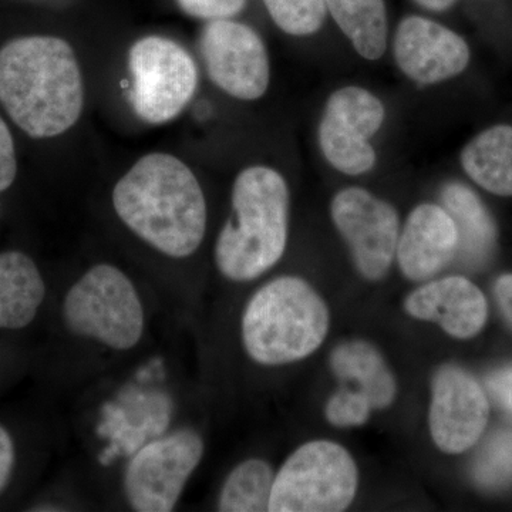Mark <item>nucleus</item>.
Here are the masks:
<instances>
[{
  "instance_id": "nucleus-1",
  "label": "nucleus",
  "mask_w": 512,
  "mask_h": 512,
  "mask_svg": "<svg viewBox=\"0 0 512 512\" xmlns=\"http://www.w3.org/2000/svg\"><path fill=\"white\" fill-rule=\"evenodd\" d=\"M113 207L133 234L171 258L195 254L207 231L200 181L171 154L140 158L114 187Z\"/></svg>"
},
{
  "instance_id": "nucleus-2",
  "label": "nucleus",
  "mask_w": 512,
  "mask_h": 512,
  "mask_svg": "<svg viewBox=\"0 0 512 512\" xmlns=\"http://www.w3.org/2000/svg\"><path fill=\"white\" fill-rule=\"evenodd\" d=\"M0 103L30 137H56L72 128L84 106L73 47L55 36L19 37L3 46Z\"/></svg>"
},
{
  "instance_id": "nucleus-3",
  "label": "nucleus",
  "mask_w": 512,
  "mask_h": 512,
  "mask_svg": "<svg viewBox=\"0 0 512 512\" xmlns=\"http://www.w3.org/2000/svg\"><path fill=\"white\" fill-rule=\"evenodd\" d=\"M231 205L215 242V264L229 281H254L274 268L288 247V181L274 167L249 165L235 177Z\"/></svg>"
},
{
  "instance_id": "nucleus-4",
  "label": "nucleus",
  "mask_w": 512,
  "mask_h": 512,
  "mask_svg": "<svg viewBox=\"0 0 512 512\" xmlns=\"http://www.w3.org/2000/svg\"><path fill=\"white\" fill-rule=\"evenodd\" d=\"M329 328V308L316 289L299 276H279L249 299L242 343L259 365L284 366L312 356Z\"/></svg>"
},
{
  "instance_id": "nucleus-5",
  "label": "nucleus",
  "mask_w": 512,
  "mask_h": 512,
  "mask_svg": "<svg viewBox=\"0 0 512 512\" xmlns=\"http://www.w3.org/2000/svg\"><path fill=\"white\" fill-rule=\"evenodd\" d=\"M63 322L80 338L114 350H130L144 332V308L136 286L117 266H93L69 289Z\"/></svg>"
},
{
  "instance_id": "nucleus-6",
  "label": "nucleus",
  "mask_w": 512,
  "mask_h": 512,
  "mask_svg": "<svg viewBox=\"0 0 512 512\" xmlns=\"http://www.w3.org/2000/svg\"><path fill=\"white\" fill-rule=\"evenodd\" d=\"M359 488L355 458L329 440H312L286 458L272 485L271 512L348 510Z\"/></svg>"
},
{
  "instance_id": "nucleus-7",
  "label": "nucleus",
  "mask_w": 512,
  "mask_h": 512,
  "mask_svg": "<svg viewBox=\"0 0 512 512\" xmlns=\"http://www.w3.org/2000/svg\"><path fill=\"white\" fill-rule=\"evenodd\" d=\"M389 110L382 97L362 84H343L326 97L316 127L323 161L345 177H365L379 165L375 138Z\"/></svg>"
},
{
  "instance_id": "nucleus-8",
  "label": "nucleus",
  "mask_w": 512,
  "mask_h": 512,
  "mask_svg": "<svg viewBox=\"0 0 512 512\" xmlns=\"http://www.w3.org/2000/svg\"><path fill=\"white\" fill-rule=\"evenodd\" d=\"M128 67L133 109L148 124L157 126L180 116L197 90V64L183 46L167 37L137 40L128 53Z\"/></svg>"
},
{
  "instance_id": "nucleus-9",
  "label": "nucleus",
  "mask_w": 512,
  "mask_h": 512,
  "mask_svg": "<svg viewBox=\"0 0 512 512\" xmlns=\"http://www.w3.org/2000/svg\"><path fill=\"white\" fill-rule=\"evenodd\" d=\"M329 215L363 278L376 282L389 274L402 228L392 202L360 185H348L333 194Z\"/></svg>"
},
{
  "instance_id": "nucleus-10",
  "label": "nucleus",
  "mask_w": 512,
  "mask_h": 512,
  "mask_svg": "<svg viewBox=\"0 0 512 512\" xmlns=\"http://www.w3.org/2000/svg\"><path fill=\"white\" fill-rule=\"evenodd\" d=\"M394 66L417 89L460 79L473 63V47L460 32L424 15H407L390 35Z\"/></svg>"
},
{
  "instance_id": "nucleus-11",
  "label": "nucleus",
  "mask_w": 512,
  "mask_h": 512,
  "mask_svg": "<svg viewBox=\"0 0 512 512\" xmlns=\"http://www.w3.org/2000/svg\"><path fill=\"white\" fill-rule=\"evenodd\" d=\"M202 456L204 441L191 429L174 431L141 448L124 476L130 507L138 512L173 511Z\"/></svg>"
},
{
  "instance_id": "nucleus-12",
  "label": "nucleus",
  "mask_w": 512,
  "mask_h": 512,
  "mask_svg": "<svg viewBox=\"0 0 512 512\" xmlns=\"http://www.w3.org/2000/svg\"><path fill=\"white\" fill-rule=\"evenodd\" d=\"M211 83L239 101L262 99L271 86V59L264 39L234 19L210 20L200 39Z\"/></svg>"
},
{
  "instance_id": "nucleus-13",
  "label": "nucleus",
  "mask_w": 512,
  "mask_h": 512,
  "mask_svg": "<svg viewBox=\"0 0 512 512\" xmlns=\"http://www.w3.org/2000/svg\"><path fill=\"white\" fill-rule=\"evenodd\" d=\"M490 403L476 377L456 365L439 367L431 380L430 436L446 454L470 450L483 436Z\"/></svg>"
},
{
  "instance_id": "nucleus-14",
  "label": "nucleus",
  "mask_w": 512,
  "mask_h": 512,
  "mask_svg": "<svg viewBox=\"0 0 512 512\" xmlns=\"http://www.w3.org/2000/svg\"><path fill=\"white\" fill-rule=\"evenodd\" d=\"M460 251L456 221L441 202L417 204L402 222L396 262L404 278L426 282L440 274Z\"/></svg>"
},
{
  "instance_id": "nucleus-15",
  "label": "nucleus",
  "mask_w": 512,
  "mask_h": 512,
  "mask_svg": "<svg viewBox=\"0 0 512 512\" xmlns=\"http://www.w3.org/2000/svg\"><path fill=\"white\" fill-rule=\"evenodd\" d=\"M407 315L439 325L454 339H471L483 330L488 303L483 291L466 276L429 279L404 299Z\"/></svg>"
},
{
  "instance_id": "nucleus-16",
  "label": "nucleus",
  "mask_w": 512,
  "mask_h": 512,
  "mask_svg": "<svg viewBox=\"0 0 512 512\" xmlns=\"http://www.w3.org/2000/svg\"><path fill=\"white\" fill-rule=\"evenodd\" d=\"M468 183L500 198H512V123L497 121L473 134L458 151Z\"/></svg>"
},
{
  "instance_id": "nucleus-17",
  "label": "nucleus",
  "mask_w": 512,
  "mask_h": 512,
  "mask_svg": "<svg viewBox=\"0 0 512 512\" xmlns=\"http://www.w3.org/2000/svg\"><path fill=\"white\" fill-rule=\"evenodd\" d=\"M441 204L456 221L464 264L484 265L497 245L498 229L493 215L476 188L460 180H450L440 191Z\"/></svg>"
},
{
  "instance_id": "nucleus-18",
  "label": "nucleus",
  "mask_w": 512,
  "mask_h": 512,
  "mask_svg": "<svg viewBox=\"0 0 512 512\" xmlns=\"http://www.w3.org/2000/svg\"><path fill=\"white\" fill-rule=\"evenodd\" d=\"M333 375L355 384L375 410L392 406L397 397V382L379 349L366 340L340 343L329 357Z\"/></svg>"
},
{
  "instance_id": "nucleus-19",
  "label": "nucleus",
  "mask_w": 512,
  "mask_h": 512,
  "mask_svg": "<svg viewBox=\"0 0 512 512\" xmlns=\"http://www.w3.org/2000/svg\"><path fill=\"white\" fill-rule=\"evenodd\" d=\"M45 296V281L30 256L19 251L0 254V329L29 326Z\"/></svg>"
},
{
  "instance_id": "nucleus-20",
  "label": "nucleus",
  "mask_w": 512,
  "mask_h": 512,
  "mask_svg": "<svg viewBox=\"0 0 512 512\" xmlns=\"http://www.w3.org/2000/svg\"><path fill=\"white\" fill-rule=\"evenodd\" d=\"M326 12L357 57L377 63L389 52L386 0H325Z\"/></svg>"
},
{
  "instance_id": "nucleus-21",
  "label": "nucleus",
  "mask_w": 512,
  "mask_h": 512,
  "mask_svg": "<svg viewBox=\"0 0 512 512\" xmlns=\"http://www.w3.org/2000/svg\"><path fill=\"white\" fill-rule=\"evenodd\" d=\"M275 474L261 458L242 461L229 473L221 488L218 511H269Z\"/></svg>"
},
{
  "instance_id": "nucleus-22",
  "label": "nucleus",
  "mask_w": 512,
  "mask_h": 512,
  "mask_svg": "<svg viewBox=\"0 0 512 512\" xmlns=\"http://www.w3.org/2000/svg\"><path fill=\"white\" fill-rule=\"evenodd\" d=\"M276 28L292 37L318 35L328 19L325 0H262Z\"/></svg>"
},
{
  "instance_id": "nucleus-23",
  "label": "nucleus",
  "mask_w": 512,
  "mask_h": 512,
  "mask_svg": "<svg viewBox=\"0 0 512 512\" xmlns=\"http://www.w3.org/2000/svg\"><path fill=\"white\" fill-rule=\"evenodd\" d=\"M473 477L488 490L512 484V430L497 431L484 444L474 461Z\"/></svg>"
},
{
  "instance_id": "nucleus-24",
  "label": "nucleus",
  "mask_w": 512,
  "mask_h": 512,
  "mask_svg": "<svg viewBox=\"0 0 512 512\" xmlns=\"http://www.w3.org/2000/svg\"><path fill=\"white\" fill-rule=\"evenodd\" d=\"M373 406L359 390L340 389L329 397L325 407L326 420L339 429L365 426Z\"/></svg>"
},
{
  "instance_id": "nucleus-25",
  "label": "nucleus",
  "mask_w": 512,
  "mask_h": 512,
  "mask_svg": "<svg viewBox=\"0 0 512 512\" xmlns=\"http://www.w3.org/2000/svg\"><path fill=\"white\" fill-rule=\"evenodd\" d=\"M178 6L192 18L234 19L247 6V0H177Z\"/></svg>"
},
{
  "instance_id": "nucleus-26",
  "label": "nucleus",
  "mask_w": 512,
  "mask_h": 512,
  "mask_svg": "<svg viewBox=\"0 0 512 512\" xmlns=\"http://www.w3.org/2000/svg\"><path fill=\"white\" fill-rule=\"evenodd\" d=\"M18 173L15 144L8 126L0 117V192L8 190Z\"/></svg>"
},
{
  "instance_id": "nucleus-27",
  "label": "nucleus",
  "mask_w": 512,
  "mask_h": 512,
  "mask_svg": "<svg viewBox=\"0 0 512 512\" xmlns=\"http://www.w3.org/2000/svg\"><path fill=\"white\" fill-rule=\"evenodd\" d=\"M487 386L494 399L512 413V366L504 367L488 376Z\"/></svg>"
},
{
  "instance_id": "nucleus-28",
  "label": "nucleus",
  "mask_w": 512,
  "mask_h": 512,
  "mask_svg": "<svg viewBox=\"0 0 512 512\" xmlns=\"http://www.w3.org/2000/svg\"><path fill=\"white\" fill-rule=\"evenodd\" d=\"M15 464V446L8 431L0 426V493L8 485Z\"/></svg>"
},
{
  "instance_id": "nucleus-29",
  "label": "nucleus",
  "mask_w": 512,
  "mask_h": 512,
  "mask_svg": "<svg viewBox=\"0 0 512 512\" xmlns=\"http://www.w3.org/2000/svg\"><path fill=\"white\" fill-rule=\"evenodd\" d=\"M494 295L505 322L512 329V274L498 276L494 284Z\"/></svg>"
},
{
  "instance_id": "nucleus-30",
  "label": "nucleus",
  "mask_w": 512,
  "mask_h": 512,
  "mask_svg": "<svg viewBox=\"0 0 512 512\" xmlns=\"http://www.w3.org/2000/svg\"><path fill=\"white\" fill-rule=\"evenodd\" d=\"M413 2L426 12L444 13L453 9L457 0H413Z\"/></svg>"
}]
</instances>
